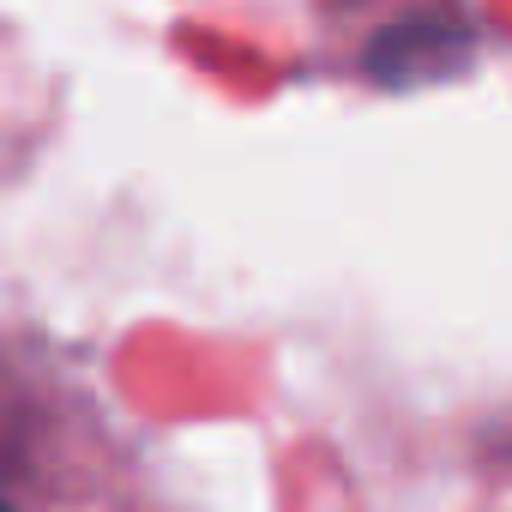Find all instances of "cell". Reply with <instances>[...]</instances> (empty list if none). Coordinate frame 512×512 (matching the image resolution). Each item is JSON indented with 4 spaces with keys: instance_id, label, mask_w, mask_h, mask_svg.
<instances>
[{
    "instance_id": "obj_1",
    "label": "cell",
    "mask_w": 512,
    "mask_h": 512,
    "mask_svg": "<svg viewBox=\"0 0 512 512\" xmlns=\"http://www.w3.org/2000/svg\"><path fill=\"white\" fill-rule=\"evenodd\" d=\"M362 67L392 91L440 85V79H458L476 67V31L458 13H410L368 43Z\"/></svg>"
},
{
    "instance_id": "obj_2",
    "label": "cell",
    "mask_w": 512,
    "mask_h": 512,
    "mask_svg": "<svg viewBox=\"0 0 512 512\" xmlns=\"http://www.w3.org/2000/svg\"><path fill=\"white\" fill-rule=\"evenodd\" d=\"M0 512H13V506H7V500H0Z\"/></svg>"
}]
</instances>
